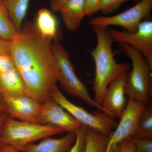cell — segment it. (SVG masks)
I'll return each mask as SVG.
<instances>
[{
	"instance_id": "obj_1",
	"label": "cell",
	"mask_w": 152,
	"mask_h": 152,
	"mask_svg": "<svg viewBox=\"0 0 152 152\" xmlns=\"http://www.w3.org/2000/svg\"><path fill=\"white\" fill-rule=\"evenodd\" d=\"M53 42L41 35L35 24L29 21L23 22L21 29L10 41V55L28 94L41 103L51 99L58 81Z\"/></svg>"
},
{
	"instance_id": "obj_2",
	"label": "cell",
	"mask_w": 152,
	"mask_h": 152,
	"mask_svg": "<svg viewBox=\"0 0 152 152\" xmlns=\"http://www.w3.org/2000/svg\"><path fill=\"white\" fill-rule=\"evenodd\" d=\"M97 39L91 54L94 61L95 78L93 89L95 102L100 107L104 94L110 82L123 72L128 70L126 64L117 62L112 50L113 38L107 27L91 26Z\"/></svg>"
},
{
	"instance_id": "obj_3",
	"label": "cell",
	"mask_w": 152,
	"mask_h": 152,
	"mask_svg": "<svg viewBox=\"0 0 152 152\" xmlns=\"http://www.w3.org/2000/svg\"><path fill=\"white\" fill-rule=\"evenodd\" d=\"M64 132L58 127L20 121L7 115L2 126L1 144L20 152L28 145Z\"/></svg>"
},
{
	"instance_id": "obj_4",
	"label": "cell",
	"mask_w": 152,
	"mask_h": 152,
	"mask_svg": "<svg viewBox=\"0 0 152 152\" xmlns=\"http://www.w3.org/2000/svg\"><path fill=\"white\" fill-rule=\"evenodd\" d=\"M121 45L132 65L128 73L125 94L129 99L147 104L152 94V67L140 52L126 44Z\"/></svg>"
},
{
	"instance_id": "obj_5",
	"label": "cell",
	"mask_w": 152,
	"mask_h": 152,
	"mask_svg": "<svg viewBox=\"0 0 152 152\" xmlns=\"http://www.w3.org/2000/svg\"><path fill=\"white\" fill-rule=\"evenodd\" d=\"M51 49L58 70V81L62 88L68 94L81 99L89 106L101 107L91 97L88 90L76 75L69 54L59 42H53Z\"/></svg>"
},
{
	"instance_id": "obj_6",
	"label": "cell",
	"mask_w": 152,
	"mask_h": 152,
	"mask_svg": "<svg viewBox=\"0 0 152 152\" xmlns=\"http://www.w3.org/2000/svg\"><path fill=\"white\" fill-rule=\"evenodd\" d=\"M51 99L58 104L82 125L109 136L117 123L114 118L101 111L91 113L83 108L76 105L63 94L58 86L53 91Z\"/></svg>"
},
{
	"instance_id": "obj_7",
	"label": "cell",
	"mask_w": 152,
	"mask_h": 152,
	"mask_svg": "<svg viewBox=\"0 0 152 152\" xmlns=\"http://www.w3.org/2000/svg\"><path fill=\"white\" fill-rule=\"evenodd\" d=\"M152 10V0H141L135 5L123 12L110 17L101 16L93 18L89 23L91 26L122 27L129 32H135L143 19L150 16Z\"/></svg>"
},
{
	"instance_id": "obj_8",
	"label": "cell",
	"mask_w": 152,
	"mask_h": 152,
	"mask_svg": "<svg viewBox=\"0 0 152 152\" xmlns=\"http://www.w3.org/2000/svg\"><path fill=\"white\" fill-rule=\"evenodd\" d=\"M147 104L128 99L126 106L115 130L108 136L105 152H110L121 142L132 137L140 115Z\"/></svg>"
},
{
	"instance_id": "obj_9",
	"label": "cell",
	"mask_w": 152,
	"mask_h": 152,
	"mask_svg": "<svg viewBox=\"0 0 152 152\" xmlns=\"http://www.w3.org/2000/svg\"><path fill=\"white\" fill-rule=\"evenodd\" d=\"M114 41L129 45L141 53L152 67V21H142L135 32L109 29Z\"/></svg>"
},
{
	"instance_id": "obj_10",
	"label": "cell",
	"mask_w": 152,
	"mask_h": 152,
	"mask_svg": "<svg viewBox=\"0 0 152 152\" xmlns=\"http://www.w3.org/2000/svg\"><path fill=\"white\" fill-rule=\"evenodd\" d=\"M1 94L8 116L20 121L40 124V115L42 103L27 94Z\"/></svg>"
},
{
	"instance_id": "obj_11",
	"label": "cell",
	"mask_w": 152,
	"mask_h": 152,
	"mask_svg": "<svg viewBox=\"0 0 152 152\" xmlns=\"http://www.w3.org/2000/svg\"><path fill=\"white\" fill-rule=\"evenodd\" d=\"M127 71L123 72L110 82L102 101L100 111L113 118H120L127 103L125 92Z\"/></svg>"
},
{
	"instance_id": "obj_12",
	"label": "cell",
	"mask_w": 152,
	"mask_h": 152,
	"mask_svg": "<svg viewBox=\"0 0 152 152\" xmlns=\"http://www.w3.org/2000/svg\"><path fill=\"white\" fill-rule=\"evenodd\" d=\"M40 123L58 127L67 133H75L83 126L52 99L42 103Z\"/></svg>"
},
{
	"instance_id": "obj_13",
	"label": "cell",
	"mask_w": 152,
	"mask_h": 152,
	"mask_svg": "<svg viewBox=\"0 0 152 152\" xmlns=\"http://www.w3.org/2000/svg\"><path fill=\"white\" fill-rule=\"evenodd\" d=\"M59 12L68 31H76L86 16L84 0H69Z\"/></svg>"
},
{
	"instance_id": "obj_14",
	"label": "cell",
	"mask_w": 152,
	"mask_h": 152,
	"mask_svg": "<svg viewBox=\"0 0 152 152\" xmlns=\"http://www.w3.org/2000/svg\"><path fill=\"white\" fill-rule=\"evenodd\" d=\"M75 138V133H68L59 138H46L39 143L28 145L20 152H66Z\"/></svg>"
},
{
	"instance_id": "obj_15",
	"label": "cell",
	"mask_w": 152,
	"mask_h": 152,
	"mask_svg": "<svg viewBox=\"0 0 152 152\" xmlns=\"http://www.w3.org/2000/svg\"><path fill=\"white\" fill-rule=\"evenodd\" d=\"M34 24L43 37L50 39L53 42H59L60 37L58 21L50 11L46 8L39 10Z\"/></svg>"
},
{
	"instance_id": "obj_16",
	"label": "cell",
	"mask_w": 152,
	"mask_h": 152,
	"mask_svg": "<svg viewBox=\"0 0 152 152\" xmlns=\"http://www.w3.org/2000/svg\"><path fill=\"white\" fill-rule=\"evenodd\" d=\"M0 92L9 94H28L15 66L0 75Z\"/></svg>"
},
{
	"instance_id": "obj_17",
	"label": "cell",
	"mask_w": 152,
	"mask_h": 152,
	"mask_svg": "<svg viewBox=\"0 0 152 152\" xmlns=\"http://www.w3.org/2000/svg\"><path fill=\"white\" fill-rule=\"evenodd\" d=\"M30 0H3L11 20L18 32L21 29Z\"/></svg>"
},
{
	"instance_id": "obj_18",
	"label": "cell",
	"mask_w": 152,
	"mask_h": 152,
	"mask_svg": "<svg viewBox=\"0 0 152 152\" xmlns=\"http://www.w3.org/2000/svg\"><path fill=\"white\" fill-rule=\"evenodd\" d=\"M132 137L152 140V106L146 105L139 118L136 130Z\"/></svg>"
},
{
	"instance_id": "obj_19",
	"label": "cell",
	"mask_w": 152,
	"mask_h": 152,
	"mask_svg": "<svg viewBox=\"0 0 152 152\" xmlns=\"http://www.w3.org/2000/svg\"><path fill=\"white\" fill-rule=\"evenodd\" d=\"M107 138L108 136L86 127L85 152H105Z\"/></svg>"
},
{
	"instance_id": "obj_20",
	"label": "cell",
	"mask_w": 152,
	"mask_h": 152,
	"mask_svg": "<svg viewBox=\"0 0 152 152\" xmlns=\"http://www.w3.org/2000/svg\"><path fill=\"white\" fill-rule=\"evenodd\" d=\"M18 33L3 0H0V38L10 41Z\"/></svg>"
},
{
	"instance_id": "obj_21",
	"label": "cell",
	"mask_w": 152,
	"mask_h": 152,
	"mask_svg": "<svg viewBox=\"0 0 152 152\" xmlns=\"http://www.w3.org/2000/svg\"><path fill=\"white\" fill-rule=\"evenodd\" d=\"M75 133V140L69 152H85L86 127L83 125Z\"/></svg>"
},
{
	"instance_id": "obj_22",
	"label": "cell",
	"mask_w": 152,
	"mask_h": 152,
	"mask_svg": "<svg viewBox=\"0 0 152 152\" xmlns=\"http://www.w3.org/2000/svg\"><path fill=\"white\" fill-rule=\"evenodd\" d=\"M131 0H102L101 11L103 13L107 15L118 10L124 3Z\"/></svg>"
},
{
	"instance_id": "obj_23",
	"label": "cell",
	"mask_w": 152,
	"mask_h": 152,
	"mask_svg": "<svg viewBox=\"0 0 152 152\" xmlns=\"http://www.w3.org/2000/svg\"><path fill=\"white\" fill-rule=\"evenodd\" d=\"M134 146V152H152V140L130 137Z\"/></svg>"
},
{
	"instance_id": "obj_24",
	"label": "cell",
	"mask_w": 152,
	"mask_h": 152,
	"mask_svg": "<svg viewBox=\"0 0 152 152\" xmlns=\"http://www.w3.org/2000/svg\"><path fill=\"white\" fill-rule=\"evenodd\" d=\"M102 0H84L86 16H91L100 11Z\"/></svg>"
},
{
	"instance_id": "obj_25",
	"label": "cell",
	"mask_w": 152,
	"mask_h": 152,
	"mask_svg": "<svg viewBox=\"0 0 152 152\" xmlns=\"http://www.w3.org/2000/svg\"><path fill=\"white\" fill-rule=\"evenodd\" d=\"M15 65L10 55H0V75Z\"/></svg>"
},
{
	"instance_id": "obj_26",
	"label": "cell",
	"mask_w": 152,
	"mask_h": 152,
	"mask_svg": "<svg viewBox=\"0 0 152 152\" xmlns=\"http://www.w3.org/2000/svg\"><path fill=\"white\" fill-rule=\"evenodd\" d=\"M110 152H134V144L129 138L118 144Z\"/></svg>"
},
{
	"instance_id": "obj_27",
	"label": "cell",
	"mask_w": 152,
	"mask_h": 152,
	"mask_svg": "<svg viewBox=\"0 0 152 152\" xmlns=\"http://www.w3.org/2000/svg\"><path fill=\"white\" fill-rule=\"evenodd\" d=\"M69 0H49L52 11L54 12H59L61 8Z\"/></svg>"
},
{
	"instance_id": "obj_28",
	"label": "cell",
	"mask_w": 152,
	"mask_h": 152,
	"mask_svg": "<svg viewBox=\"0 0 152 152\" xmlns=\"http://www.w3.org/2000/svg\"><path fill=\"white\" fill-rule=\"evenodd\" d=\"M10 41L0 38V55L10 54Z\"/></svg>"
},
{
	"instance_id": "obj_29",
	"label": "cell",
	"mask_w": 152,
	"mask_h": 152,
	"mask_svg": "<svg viewBox=\"0 0 152 152\" xmlns=\"http://www.w3.org/2000/svg\"><path fill=\"white\" fill-rule=\"evenodd\" d=\"M5 113H6L5 104L2 94L0 92V115Z\"/></svg>"
},
{
	"instance_id": "obj_30",
	"label": "cell",
	"mask_w": 152,
	"mask_h": 152,
	"mask_svg": "<svg viewBox=\"0 0 152 152\" xmlns=\"http://www.w3.org/2000/svg\"><path fill=\"white\" fill-rule=\"evenodd\" d=\"M0 152H18L11 147L7 146L3 144L0 145Z\"/></svg>"
},
{
	"instance_id": "obj_31",
	"label": "cell",
	"mask_w": 152,
	"mask_h": 152,
	"mask_svg": "<svg viewBox=\"0 0 152 152\" xmlns=\"http://www.w3.org/2000/svg\"><path fill=\"white\" fill-rule=\"evenodd\" d=\"M7 114L6 113L1 114V115H0V145H1V135L2 126V125L3 123H4V121L6 117H7Z\"/></svg>"
},
{
	"instance_id": "obj_32",
	"label": "cell",
	"mask_w": 152,
	"mask_h": 152,
	"mask_svg": "<svg viewBox=\"0 0 152 152\" xmlns=\"http://www.w3.org/2000/svg\"><path fill=\"white\" fill-rule=\"evenodd\" d=\"M133 1H134V2H135L137 4V3H138L139 1H141V0H132Z\"/></svg>"
}]
</instances>
